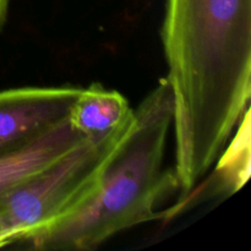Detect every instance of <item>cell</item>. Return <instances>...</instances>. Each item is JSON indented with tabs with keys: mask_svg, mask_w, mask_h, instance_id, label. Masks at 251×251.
Instances as JSON below:
<instances>
[{
	"mask_svg": "<svg viewBox=\"0 0 251 251\" xmlns=\"http://www.w3.org/2000/svg\"><path fill=\"white\" fill-rule=\"evenodd\" d=\"M125 96L100 83L82 88L69 113V122L86 137L105 135L119 127L131 115Z\"/></svg>",
	"mask_w": 251,
	"mask_h": 251,
	"instance_id": "8992f818",
	"label": "cell"
},
{
	"mask_svg": "<svg viewBox=\"0 0 251 251\" xmlns=\"http://www.w3.org/2000/svg\"><path fill=\"white\" fill-rule=\"evenodd\" d=\"M86 139L66 118L27 146L0 156V199L41 173Z\"/></svg>",
	"mask_w": 251,
	"mask_h": 251,
	"instance_id": "5b68a950",
	"label": "cell"
},
{
	"mask_svg": "<svg viewBox=\"0 0 251 251\" xmlns=\"http://www.w3.org/2000/svg\"><path fill=\"white\" fill-rule=\"evenodd\" d=\"M250 110L248 109L240 120L237 134L232 144L226 146L220 156L216 172L220 176V183L229 194L242 188L249 178L250 172Z\"/></svg>",
	"mask_w": 251,
	"mask_h": 251,
	"instance_id": "52a82bcc",
	"label": "cell"
},
{
	"mask_svg": "<svg viewBox=\"0 0 251 251\" xmlns=\"http://www.w3.org/2000/svg\"><path fill=\"white\" fill-rule=\"evenodd\" d=\"M7 9H9V0H0V28L6 21Z\"/></svg>",
	"mask_w": 251,
	"mask_h": 251,
	"instance_id": "ba28073f",
	"label": "cell"
},
{
	"mask_svg": "<svg viewBox=\"0 0 251 251\" xmlns=\"http://www.w3.org/2000/svg\"><path fill=\"white\" fill-rule=\"evenodd\" d=\"M173 113L166 76L134 108L131 126L110 157L96 195L22 244L36 250L90 251L119 233L161 217L159 202L179 188L176 172L163 166Z\"/></svg>",
	"mask_w": 251,
	"mask_h": 251,
	"instance_id": "7a4b0ae2",
	"label": "cell"
},
{
	"mask_svg": "<svg viewBox=\"0 0 251 251\" xmlns=\"http://www.w3.org/2000/svg\"><path fill=\"white\" fill-rule=\"evenodd\" d=\"M174 172L190 194L217 162L251 96V0H167Z\"/></svg>",
	"mask_w": 251,
	"mask_h": 251,
	"instance_id": "6da1fadb",
	"label": "cell"
},
{
	"mask_svg": "<svg viewBox=\"0 0 251 251\" xmlns=\"http://www.w3.org/2000/svg\"><path fill=\"white\" fill-rule=\"evenodd\" d=\"M134 119L113 131L87 137L26 183L0 199V240L25 243L85 206L100 189L103 174Z\"/></svg>",
	"mask_w": 251,
	"mask_h": 251,
	"instance_id": "3957f363",
	"label": "cell"
},
{
	"mask_svg": "<svg viewBox=\"0 0 251 251\" xmlns=\"http://www.w3.org/2000/svg\"><path fill=\"white\" fill-rule=\"evenodd\" d=\"M81 87H20L0 91V156L33 142L69 117Z\"/></svg>",
	"mask_w": 251,
	"mask_h": 251,
	"instance_id": "277c9868",
	"label": "cell"
}]
</instances>
